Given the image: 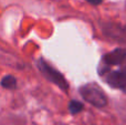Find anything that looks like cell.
I'll list each match as a JSON object with an SVG mask.
<instances>
[{
  "mask_svg": "<svg viewBox=\"0 0 126 125\" xmlns=\"http://www.w3.org/2000/svg\"><path fill=\"white\" fill-rule=\"evenodd\" d=\"M125 59H126V50L122 48H118L111 51L106 55H104L103 63L106 64V65H117V64L122 63Z\"/></svg>",
  "mask_w": 126,
  "mask_h": 125,
  "instance_id": "cell-4",
  "label": "cell"
},
{
  "mask_svg": "<svg viewBox=\"0 0 126 125\" xmlns=\"http://www.w3.org/2000/svg\"><path fill=\"white\" fill-rule=\"evenodd\" d=\"M80 93L86 102L96 108H103L107 104V97L102 89L94 83L85 84L81 88Z\"/></svg>",
  "mask_w": 126,
  "mask_h": 125,
  "instance_id": "cell-1",
  "label": "cell"
},
{
  "mask_svg": "<svg viewBox=\"0 0 126 125\" xmlns=\"http://www.w3.org/2000/svg\"><path fill=\"white\" fill-rule=\"evenodd\" d=\"M89 3H91V4H100V3H102L103 2V0H86Z\"/></svg>",
  "mask_w": 126,
  "mask_h": 125,
  "instance_id": "cell-7",
  "label": "cell"
},
{
  "mask_svg": "<svg viewBox=\"0 0 126 125\" xmlns=\"http://www.w3.org/2000/svg\"><path fill=\"white\" fill-rule=\"evenodd\" d=\"M106 82L112 88L115 89L126 88V69L111 72L106 77Z\"/></svg>",
  "mask_w": 126,
  "mask_h": 125,
  "instance_id": "cell-3",
  "label": "cell"
},
{
  "mask_svg": "<svg viewBox=\"0 0 126 125\" xmlns=\"http://www.w3.org/2000/svg\"><path fill=\"white\" fill-rule=\"evenodd\" d=\"M38 65H39V69H40V71H41V73L49 81H51L52 83H54L55 85H58L61 90L64 91V92H67V90H69V83H67L65 78L63 77L59 71L55 70L50 64H48L43 59L39 60Z\"/></svg>",
  "mask_w": 126,
  "mask_h": 125,
  "instance_id": "cell-2",
  "label": "cell"
},
{
  "mask_svg": "<svg viewBox=\"0 0 126 125\" xmlns=\"http://www.w3.org/2000/svg\"><path fill=\"white\" fill-rule=\"evenodd\" d=\"M1 86L8 90H13L17 86V79L13 75H7L1 80Z\"/></svg>",
  "mask_w": 126,
  "mask_h": 125,
  "instance_id": "cell-5",
  "label": "cell"
},
{
  "mask_svg": "<svg viewBox=\"0 0 126 125\" xmlns=\"http://www.w3.org/2000/svg\"><path fill=\"white\" fill-rule=\"evenodd\" d=\"M83 108H84L83 104L79 101H74L73 100V101H71L69 103V111L71 114H78L83 110Z\"/></svg>",
  "mask_w": 126,
  "mask_h": 125,
  "instance_id": "cell-6",
  "label": "cell"
}]
</instances>
